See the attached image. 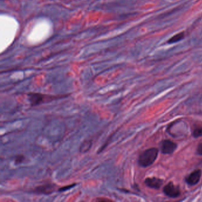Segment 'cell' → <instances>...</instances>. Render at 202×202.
<instances>
[{
  "label": "cell",
  "mask_w": 202,
  "mask_h": 202,
  "mask_svg": "<svg viewBox=\"0 0 202 202\" xmlns=\"http://www.w3.org/2000/svg\"><path fill=\"white\" fill-rule=\"evenodd\" d=\"M28 99L32 107H35L41 104L46 103L52 101L59 99L63 97H67V95H46L38 93H30L27 94Z\"/></svg>",
  "instance_id": "cell-1"
},
{
  "label": "cell",
  "mask_w": 202,
  "mask_h": 202,
  "mask_svg": "<svg viewBox=\"0 0 202 202\" xmlns=\"http://www.w3.org/2000/svg\"><path fill=\"white\" fill-rule=\"evenodd\" d=\"M158 154V149L152 148L144 151L138 158V164L142 167L151 165L156 160Z\"/></svg>",
  "instance_id": "cell-2"
},
{
  "label": "cell",
  "mask_w": 202,
  "mask_h": 202,
  "mask_svg": "<svg viewBox=\"0 0 202 202\" xmlns=\"http://www.w3.org/2000/svg\"><path fill=\"white\" fill-rule=\"evenodd\" d=\"M58 186L55 184H46L44 185H41L36 187L33 191L34 193L39 195H49L53 193L57 190Z\"/></svg>",
  "instance_id": "cell-3"
},
{
  "label": "cell",
  "mask_w": 202,
  "mask_h": 202,
  "mask_svg": "<svg viewBox=\"0 0 202 202\" xmlns=\"http://www.w3.org/2000/svg\"><path fill=\"white\" fill-rule=\"evenodd\" d=\"M163 192L165 195L170 198H176L180 196V191L178 186L170 182L164 186Z\"/></svg>",
  "instance_id": "cell-4"
},
{
  "label": "cell",
  "mask_w": 202,
  "mask_h": 202,
  "mask_svg": "<svg viewBox=\"0 0 202 202\" xmlns=\"http://www.w3.org/2000/svg\"><path fill=\"white\" fill-rule=\"evenodd\" d=\"M177 147V144L174 142L170 140H165L161 146V151L164 154H171L175 151Z\"/></svg>",
  "instance_id": "cell-5"
},
{
  "label": "cell",
  "mask_w": 202,
  "mask_h": 202,
  "mask_svg": "<svg viewBox=\"0 0 202 202\" xmlns=\"http://www.w3.org/2000/svg\"><path fill=\"white\" fill-rule=\"evenodd\" d=\"M202 176V171L201 170H197L192 172L187 178L186 182L191 186L196 185L199 183Z\"/></svg>",
  "instance_id": "cell-6"
},
{
  "label": "cell",
  "mask_w": 202,
  "mask_h": 202,
  "mask_svg": "<svg viewBox=\"0 0 202 202\" xmlns=\"http://www.w3.org/2000/svg\"><path fill=\"white\" fill-rule=\"evenodd\" d=\"M145 184L150 188L159 189L163 184V180L156 177H149L145 180Z\"/></svg>",
  "instance_id": "cell-7"
},
{
  "label": "cell",
  "mask_w": 202,
  "mask_h": 202,
  "mask_svg": "<svg viewBox=\"0 0 202 202\" xmlns=\"http://www.w3.org/2000/svg\"><path fill=\"white\" fill-rule=\"evenodd\" d=\"M93 142L91 140H84L80 146L79 151L81 153H85L88 152L91 148Z\"/></svg>",
  "instance_id": "cell-8"
},
{
  "label": "cell",
  "mask_w": 202,
  "mask_h": 202,
  "mask_svg": "<svg viewBox=\"0 0 202 202\" xmlns=\"http://www.w3.org/2000/svg\"><path fill=\"white\" fill-rule=\"evenodd\" d=\"M184 33L181 32V33H179L174 35L172 37H171L168 42L170 44L176 43V42H179L181 40H182L184 38Z\"/></svg>",
  "instance_id": "cell-9"
},
{
  "label": "cell",
  "mask_w": 202,
  "mask_h": 202,
  "mask_svg": "<svg viewBox=\"0 0 202 202\" xmlns=\"http://www.w3.org/2000/svg\"><path fill=\"white\" fill-rule=\"evenodd\" d=\"M25 159V157L24 155H17L15 157V159H14V161H15V165H18V164H20L21 163H22L24 160Z\"/></svg>",
  "instance_id": "cell-10"
},
{
  "label": "cell",
  "mask_w": 202,
  "mask_h": 202,
  "mask_svg": "<svg viewBox=\"0 0 202 202\" xmlns=\"http://www.w3.org/2000/svg\"><path fill=\"white\" fill-rule=\"evenodd\" d=\"M193 136L195 137H199L202 136V128H196L193 132Z\"/></svg>",
  "instance_id": "cell-11"
},
{
  "label": "cell",
  "mask_w": 202,
  "mask_h": 202,
  "mask_svg": "<svg viewBox=\"0 0 202 202\" xmlns=\"http://www.w3.org/2000/svg\"><path fill=\"white\" fill-rule=\"evenodd\" d=\"M76 185V184L74 183V184H70V185H68V186H64L62 187H60L58 191L59 192H65L67 190H68L71 189H72V187H73L74 186H75Z\"/></svg>",
  "instance_id": "cell-12"
},
{
  "label": "cell",
  "mask_w": 202,
  "mask_h": 202,
  "mask_svg": "<svg viewBox=\"0 0 202 202\" xmlns=\"http://www.w3.org/2000/svg\"><path fill=\"white\" fill-rule=\"evenodd\" d=\"M197 154L198 155H202V142L199 143V145H198V147L197 148Z\"/></svg>",
  "instance_id": "cell-13"
},
{
  "label": "cell",
  "mask_w": 202,
  "mask_h": 202,
  "mask_svg": "<svg viewBox=\"0 0 202 202\" xmlns=\"http://www.w3.org/2000/svg\"><path fill=\"white\" fill-rule=\"evenodd\" d=\"M95 201H110V200H109V199H95Z\"/></svg>",
  "instance_id": "cell-14"
}]
</instances>
